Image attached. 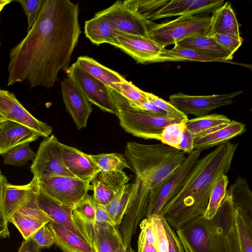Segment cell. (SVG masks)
Masks as SVG:
<instances>
[{
	"instance_id": "obj_30",
	"label": "cell",
	"mask_w": 252,
	"mask_h": 252,
	"mask_svg": "<svg viewBox=\"0 0 252 252\" xmlns=\"http://www.w3.org/2000/svg\"><path fill=\"white\" fill-rule=\"evenodd\" d=\"M75 63L79 67L110 88H113L114 85L120 83L126 80L117 72L101 64L89 57H79Z\"/></svg>"
},
{
	"instance_id": "obj_41",
	"label": "cell",
	"mask_w": 252,
	"mask_h": 252,
	"mask_svg": "<svg viewBox=\"0 0 252 252\" xmlns=\"http://www.w3.org/2000/svg\"><path fill=\"white\" fill-rule=\"evenodd\" d=\"M143 93L147 99L151 100L165 112L168 117L173 119L177 122H187L189 120L187 115L180 111L170 102L165 101L152 93L144 91Z\"/></svg>"
},
{
	"instance_id": "obj_5",
	"label": "cell",
	"mask_w": 252,
	"mask_h": 252,
	"mask_svg": "<svg viewBox=\"0 0 252 252\" xmlns=\"http://www.w3.org/2000/svg\"><path fill=\"white\" fill-rule=\"evenodd\" d=\"M210 16L189 15L160 24L147 20L146 24L149 38L165 48L189 37L210 36Z\"/></svg>"
},
{
	"instance_id": "obj_42",
	"label": "cell",
	"mask_w": 252,
	"mask_h": 252,
	"mask_svg": "<svg viewBox=\"0 0 252 252\" xmlns=\"http://www.w3.org/2000/svg\"><path fill=\"white\" fill-rule=\"evenodd\" d=\"M125 97L127 101L138 103L146 100L143 91L126 80L114 85L111 88Z\"/></svg>"
},
{
	"instance_id": "obj_18",
	"label": "cell",
	"mask_w": 252,
	"mask_h": 252,
	"mask_svg": "<svg viewBox=\"0 0 252 252\" xmlns=\"http://www.w3.org/2000/svg\"><path fill=\"white\" fill-rule=\"evenodd\" d=\"M39 189L38 181L34 177L29 183L25 185H13L7 182L5 183L3 205L8 221L17 210L36 201Z\"/></svg>"
},
{
	"instance_id": "obj_25",
	"label": "cell",
	"mask_w": 252,
	"mask_h": 252,
	"mask_svg": "<svg viewBox=\"0 0 252 252\" xmlns=\"http://www.w3.org/2000/svg\"><path fill=\"white\" fill-rule=\"evenodd\" d=\"M246 130L245 124L231 120L225 126L206 135L194 139V150L202 152L211 147L219 146L244 133Z\"/></svg>"
},
{
	"instance_id": "obj_57",
	"label": "cell",
	"mask_w": 252,
	"mask_h": 252,
	"mask_svg": "<svg viewBox=\"0 0 252 252\" xmlns=\"http://www.w3.org/2000/svg\"><path fill=\"white\" fill-rule=\"evenodd\" d=\"M0 174H1L0 169Z\"/></svg>"
},
{
	"instance_id": "obj_6",
	"label": "cell",
	"mask_w": 252,
	"mask_h": 252,
	"mask_svg": "<svg viewBox=\"0 0 252 252\" xmlns=\"http://www.w3.org/2000/svg\"><path fill=\"white\" fill-rule=\"evenodd\" d=\"M110 91L117 108L116 115L121 126L134 136L160 141L163 128L169 124L177 122L168 117L134 110L127 105L126 98L122 95L112 89Z\"/></svg>"
},
{
	"instance_id": "obj_13",
	"label": "cell",
	"mask_w": 252,
	"mask_h": 252,
	"mask_svg": "<svg viewBox=\"0 0 252 252\" xmlns=\"http://www.w3.org/2000/svg\"><path fill=\"white\" fill-rule=\"evenodd\" d=\"M137 63H155L163 48L149 38L117 31L112 44Z\"/></svg>"
},
{
	"instance_id": "obj_56",
	"label": "cell",
	"mask_w": 252,
	"mask_h": 252,
	"mask_svg": "<svg viewBox=\"0 0 252 252\" xmlns=\"http://www.w3.org/2000/svg\"><path fill=\"white\" fill-rule=\"evenodd\" d=\"M4 120H5L4 118L2 117V116L0 114V125Z\"/></svg>"
},
{
	"instance_id": "obj_39",
	"label": "cell",
	"mask_w": 252,
	"mask_h": 252,
	"mask_svg": "<svg viewBox=\"0 0 252 252\" xmlns=\"http://www.w3.org/2000/svg\"><path fill=\"white\" fill-rule=\"evenodd\" d=\"M187 122H174L165 126L161 133L162 144L179 149Z\"/></svg>"
},
{
	"instance_id": "obj_58",
	"label": "cell",
	"mask_w": 252,
	"mask_h": 252,
	"mask_svg": "<svg viewBox=\"0 0 252 252\" xmlns=\"http://www.w3.org/2000/svg\"></svg>"
},
{
	"instance_id": "obj_46",
	"label": "cell",
	"mask_w": 252,
	"mask_h": 252,
	"mask_svg": "<svg viewBox=\"0 0 252 252\" xmlns=\"http://www.w3.org/2000/svg\"><path fill=\"white\" fill-rule=\"evenodd\" d=\"M161 220L167 238L168 244L167 252H185L176 231L161 216Z\"/></svg>"
},
{
	"instance_id": "obj_9",
	"label": "cell",
	"mask_w": 252,
	"mask_h": 252,
	"mask_svg": "<svg viewBox=\"0 0 252 252\" xmlns=\"http://www.w3.org/2000/svg\"><path fill=\"white\" fill-rule=\"evenodd\" d=\"M38 183L39 187L48 195L73 207L88 194L89 190L93 189L90 182L73 177L52 176Z\"/></svg>"
},
{
	"instance_id": "obj_44",
	"label": "cell",
	"mask_w": 252,
	"mask_h": 252,
	"mask_svg": "<svg viewBox=\"0 0 252 252\" xmlns=\"http://www.w3.org/2000/svg\"><path fill=\"white\" fill-rule=\"evenodd\" d=\"M233 58L234 53L241 46L243 38L220 34H215L211 36Z\"/></svg>"
},
{
	"instance_id": "obj_54",
	"label": "cell",
	"mask_w": 252,
	"mask_h": 252,
	"mask_svg": "<svg viewBox=\"0 0 252 252\" xmlns=\"http://www.w3.org/2000/svg\"><path fill=\"white\" fill-rule=\"evenodd\" d=\"M12 1L11 0H0V12L6 4L9 3Z\"/></svg>"
},
{
	"instance_id": "obj_24",
	"label": "cell",
	"mask_w": 252,
	"mask_h": 252,
	"mask_svg": "<svg viewBox=\"0 0 252 252\" xmlns=\"http://www.w3.org/2000/svg\"><path fill=\"white\" fill-rule=\"evenodd\" d=\"M210 18V36L220 34L236 38L241 37L236 16L229 1L214 10Z\"/></svg>"
},
{
	"instance_id": "obj_16",
	"label": "cell",
	"mask_w": 252,
	"mask_h": 252,
	"mask_svg": "<svg viewBox=\"0 0 252 252\" xmlns=\"http://www.w3.org/2000/svg\"><path fill=\"white\" fill-rule=\"evenodd\" d=\"M223 0H162L150 21L174 16L200 15L222 5Z\"/></svg>"
},
{
	"instance_id": "obj_43",
	"label": "cell",
	"mask_w": 252,
	"mask_h": 252,
	"mask_svg": "<svg viewBox=\"0 0 252 252\" xmlns=\"http://www.w3.org/2000/svg\"><path fill=\"white\" fill-rule=\"evenodd\" d=\"M22 6L28 19L27 33L36 21L44 0H17Z\"/></svg>"
},
{
	"instance_id": "obj_33",
	"label": "cell",
	"mask_w": 252,
	"mask_h": 252,
	"mask_svg": "<svg viewBox=\"0 0 252 252\" xmlns=\"http://www.w3.org/2000/svg\"><path fill=\"white\" fill-rule=\"evenodd\" d=\"M134 188V183L126 184L113 200L104 206L114 225L121 224Z\"/></svg>"
},
{
	"instance_id": "obj_37",
	"label": "cell",
	"mask_w": 252,
	"mask_h": 252,
	"mask_svg": "<svg viewBox=\"0 0 252 252\" xmlns=\"http://www.w3.org/2000/svg\"><path fill=\"white\" fill-rule=\"evenodd\" d=\"M30 142L20 144L2 154L3 163L16 166H22L34 158L35 153L30 148Z\"/></svg>"
},
{
	"instance_id": "obj_48",
	"label": "cell",
	"mask_w": 252,
	"mask_h": 252,
	"mask_svg": "<svg viewBox=\"0 0 252 252\" xmlns=\"http://www.w3.org/2000/svg\"><path fill=\"white\" fill-rule=\"evenodd\" d=\"M7 182L6 177L0 174V238L8 237L10 234L3 205V191Z\"/></svg>"
},
{
	"instance_id": "obj_35",
	"label": "cell",
	"mask_w": 252,
	"mask_h": 252,
	"mask_svg": "<svg viewBox=\"0 0 252 252\" xmlns=\"http://www.w3.org/2000/svg\"><path fill=\"white\" fill-rule=\"evenodd\" d=\"M91 159L98 166L101 172L123 171L124 169H130L125 156L118 153L89 155Z\"/></svg>"
},
{
	"instance_id": "obj_32",
	"label": "cell",
	"mask_w": 252,
	"mask_h": 252,
	"mask_svg": "<svg viewBox=\"0 0 252 252\" xmlns=\"http://www.w3.org/2000/svg\"><path fill=\"white\" fill-rule=\"evenodd\" d=\"M183 61L225 63L221 60L202 54L190 49L181 47L176 43L174 44V47L171 49L168 50L163 48L156 63Z\"/></svg>"
},
{
	"instance_id": "obj_27",
	"label": "cell",
	"mask_w": 252,
	"mask_h": 252,
	"mask_svg": "<svg viewBox=\"0 0 252 252\" xmlns=\"http://www.w3.org/2000/svg\"><path fill=\"white\" fill-rule=\"evenodd\" d=\"M178 45L190 49L202 54L221 60L225 63H233L229 54L210 36L189 37L176 43Z\"/></svg>"
},
{
	"instance_id": "obj_52",
	"label": "cell",
	"mask_w": 252,
	"mask_h": 252,
	"mask_svg": "<svg viewBox=\"0 0 252 252\" xmlns=\"http://www.w3.org/2000/svg\"><path fill=\"white\" fill-rule=\"evenodd\" d=\"M137 244V252H157L155 244L147 242L141 232L139 234Z\"/></svg>"
},
{
	"instance_id": "obj_14",
	"label": "cell",
	"mask_w": 252,
	"mask_h": 252,
	"mask_svg": "<svg viewBox=\"0 0 252 252\" xmlns=\"http://www.w3.org/2000/svg\"><path fill=\"white\" fill-rule=\"evenodd\" d=\"M0 114L6 120L25 126L48 138L52 132L51 126L30 113L18 100L14 94L0 89Z\"/></svg>"
},
{
	"instance_id": "obj_28",
	"label": "cell",
	"mask_w": 252,
	"mask_h": 252,
	"mask_svg": "<svg viewBox=\"0 0 252 252\" xmlns=\"http://www.w3.org/2000/svg\"><path fill=\"white\" fill-rule=\"evenodd\" d=\"M227 192L233 206L240 208L248 225L252 228V192L246 180L238 177Z\"/></svg>"
},
{
	"instance_id": "obj_31",
	"label": "cell",
	"mask_w": 252,
	"mask_h": 252,
	"mask_svg": "<svg viewBox=\"0 0 252 252\" xmlns=\"http://www.w3.org/2000/svg\"><path fill=\"white\" fill-rule=\"evenodd\" d=\"M230 121L222 114H209L189 119L186 123V128L194 135L195 138L225 126Z\"/></svg>"
},
{
	"instance_id": "obj_40",
	"label": "cell",
	"mask_w": 252,
	"mask_h": 252,
	"mask_svg": "<svg viewBox=\"0 0 252 252\" xmlns=\"http://www.w3.org/2000/svg\"><path fill=\"white\" fill-rule=\"evenodd\" d=\"M157 252H167L168 240L160 215H152L149 217Z\"/></svg>"
},
{
	"instance_id": "obj_19",
	"label": "cell",
	"mask_w": 252,
	"mask_h": 252,
	"mask_svg": "<svg viewBox=\"0 0 252 252\" xmlns=\"http://www.w3.org/2000/svg\"><path fill=\"white\" fill-rule=\"evenodd\" d=\"M36 202L38 208L48 216L50 220L59 223L87 241L73 220V207L65 205L54 199L40 187Z\"/></svg>"
},
{
	"instance_id": "obj_2",
	"label": "cell",
	"mask_w": 252,
	"mask_h": 252,
	"mask_svg": "<svg viewBox=\"0 0 252 252\" xmlns=\"http://www.w3.org/2000/svg\"><path fill=\"white\" fill-rule=\"evenodd\" d=\"M238 143L228 141L199 159L159 215L176 231L204 216L211 189L230 170Z\"/></svg>"
},
{
	"instance_id": "obj_11",
	"label": "cell",
	"mask_w": 252,
	"mask_h": 252,
	"mask_svg": "<svg viewBox=\"0 0 252 252\" xmlns=\"http://www.w3.org/2000/svg\"><path fill=\"white\" fill-rule=\"evenodd\" d=\"M201 152L194 150L188 154L182 164L167 178L158 191L150 197L146 217L159 215L161 209L183 184L196 163Z\"/></svg>"
},
{
	"instance_id": "obj_34",
	"label": "cell",
	"mask_w": 252,
	"mask_h": 252,
	"mask_svg": "<svg viewBox=\"0 0 252 252\" xmlns=\"http://www.w3.org/2000/svg\"><path fill=\"white\" fill-rule=\"evenodd\" d=\"M228 184V179L226 175H221L214 183L211 190L208 206L203 216L206 219H212L217 213L226 195Z\"/></svg>"
},
{
	"instance_id": "obj_50",
	"label": "cell",
	"mask_w": 252,
	"mask_h": 252,
	"mask_svg": "<svg viewBox=\"0 0 252 252\" xmlns=\"http://www.w3.org/2000/svg\"><path fill=\"white\" fill-rule=\"evenodd\" d=\"M194 135L186 129L180 142L179 150L189 154L194 150Z\"/></svg>"
},
{
	"instance_id": "obj_22",
	"label": "cell",
	"mask_w": 252,
	"mask_h": 252,
	"mask_svg": "<svg viewBox=\"0 0 252 252\" xmlns=\"http://www.w3.org/2000/svg\"><path fill=\"white\" fill-rule=\"evenodd\" d=\"M49 221L48 216L38 208L36 201L17 210L8 220L17 227L24 240Z\"/></svg>"
},
{
	"instance_id": "obj_47",
	"label": "cell",
	"mask_w": 252,
	"mask_h": 252,
	"mask_svg": "<svg viewBox=\"0 0 252 252\" xmlns=\"http://www.w3.org/2000/svg\"><path fill=\"white\" fill-rule=\"evenodd\" d=\"M126 100L127 105L134 110L157 116L167 117L165 112L148 99L144 101L138 103L129 102L126 99Z\"/></svg>"
},
{
	"instance_id": "obj_4",
	"label": "cell",
	"mask_w": 252,
	"mask_h": 252,
	"mask_svg": "<svg viewBox=\"0 0 252 252\" xmlns=\"http://www.w3.org/2000/svg\"><path fill=\"white\" fill-rule=\"evenodd\" d=\"M234 222V207L226 191L212 219L202 216L175 231L185 252H229L227 234Z\"/></svg>"
},
{
	"instance_id": "obj_20",
	"label": "cell",
	"mask_w": 252,
	"mask_h": 252,
	"mask_svg": "<svg viewBox=\"0 0 252 252\" xmlns=\"http://www.w3.org/2000/svg\"><path fill=\"white\" fill-rule=\"evenodd\" d=\"M128 181V177L123 171L100 172L91 182L95 203L107 205Z\"/></svg>"
},
{
	"instance_id": "obj_53",
	"label": "cell",
	"mask_w": 252,
	"mask_h": 252,
	"mask_svg": "<svg viewBox=\"0 0 252 252\" xmlns=\"http://www.w3.org/2000/svg\"><path fill=\"white\" fill-rule=\"evenodd\" d=\"M18 252H41V248L30 237L23 241Z\"/></svg>"
},
{
	"instance_id": "obj_21",
	"label": "cell",
	"mask_w": 252,
	"mask_h": 252,
	"mask_svg": "<svg viewBox=\"0 0 252 252\" xmlns=\"http://www.w3.org/2000/svg\"><path fill=\"white\" fill-rule=\"evenodd\" d=\"M62 146L65 165L76 178L91 183L101 172L89 155L63 144Z\"/></svg>"
},
{
	"instance_id": "obj_55",
	"label": "cell",
	"mask_w": 252,
	"mask_h": 252,
	"mask_svg": "<svg viewBox=\"0 0 252 252\" xmlns=\"http://www.w3.org/2000/svg\"><path fill=\"white\" fill-rule=\"evenodd\" d=\"M115 252H127L124 245L123 244L118 248Z\"/></svg>"
},
{
	"instance_id": "obj_3",
	"label": "cell",
	"mask_w": 252,
	"mask_h": 252,
	"mask_svg": "<svg viewBox=\"0 0 252 252\" xmlns=\"http://www.w3.org/2000/svg\"><path fill=\"white\" fill-rule=\"evenodd\" d=\"M125 157L134 173L136 189L154 194L184 162L186 153L163 144H145L128 142Z\"/></svg>"
},
{
	"instance_id": "obj_7",
	"label": "cell",
	"mask_w": 252,
	"mask_h": 252,
	"mask_svg": "<svg viewBox=\"0 0 252 252\" xmlns=\"http://www.w3.org/2000/svg\"><path fill=\"white\" fill-rule=\"evenodd\" d=\"M62 144L54 134L41 142L31 166L37 181L56 176L75 177L65 165Z\"/></svg>"
},
{
	"instance_id": "obj_12",
	"label": "cell",
	"mask_w": 252,
	"mask_h": 252,
	"mask_svg": "<svg viewBox=\"0 0 252 252\" xmlns=\"http://www.w3.org/2000/svg\"><path fill=\"white\" fill-rule=\"evenodd\" d=\"M95 15L106 19L117 31L149 38L146 24L147 20L123 1H117Z\"/></svg>"
},
{
	"instance_id": "obj_29",
	"label": "cell",
	"mask_w": 252,
	"mask_h": 252,
	"mask_svg": "<svg viewBox=\"0 0 252 252\" xmlns=\"http://www.w3.org/2000/svg\"><path fill=\"white\" fill-rule=\"evenodd\" d=\"M84 30L86 37L96 45L103 43L112 45L117 32L106 19L95 15L85 22Z\"/></svg>"
},
{
	"instance_id": "obj_23",
	"label": "cell",
	"mask_w": 252,
	"mask_h": 252,
	"mask_svg": "<svg viewBox=\"0 0 252 252\" xmlns=\"http://www.w3.org/2000/svg\"><path fill=\"white\" fill-rule=\"evenodd\" d=\"M40 134L19 123L4 120L0 125V155L26 142L37 140Z\"/></svg>"
},
{
	"instance_id": "obj_10",
	"label": "cell",
	"mask_w": 252,
	"mask_h": 252,
	"mask_svg": "<svg viewBox=\"0 0 252 252\" xmlns=\"http://www.w3.org/2000/svg\"><path fill=\"white\" fill-rule=\"evenodd\" d=\"M243 91L203 96L190 95L179 93L171 95L169 98V102L183 114L199 117L209 115L215 109L231 104L234 98Z\"/></svg>"
},
{
	"instance_id": "obj_36",
	"label": "cell",
	"mask_w": 252,
	"mask_h": 252,
	"mask_svg": "<svg viewBox=\"0 0 252 252\" xmlns=\"http://www.w3.org/2000/svg\"><path fill=\"white\" fill-rule=\"evenodd\" d=\"M234 207V221L242 252H252V228L248 225L241 209Z\"/></svg>"
},
{
	"instance_id": "obj_51",
	"label": "cell",
	"mask_w": 252,
	"mask_h": 252,
	"mask_svg": "<svg viewBox=\"0 0 252 252\" xmlns=\"http://www.w3.org/2000/svg\"><path fill=\"white\" fill-rule=\"evenodd\" d=\"M227 240L229 252H242L238 241L234 222L228 232Z\"/></svg>"
},
{
	"instance_id": "obj_45",
	"label": "cell",
	"mask_w": 252,
	"mask_h": 252,
	"mask_svg": "<svg viewBox=\"0 0 252 252\" xmlns=\"http://www.w3.org/2000/svg\"><path fill=\"white\" fill-rule=\"evenodd\" d=\"M41 248H49L55 244L53 235L47 224L41 227L31 236Z\"/></svg>"
},
{
	"instance_id": "obj_38",
	"label": "cell",
	"mask_w": 252,
	"mask_h": 252,
	"mask_svg": "<svg viewBox=\"0 0 252 252\" xmlns=\"http://www.w3.org/2000/svg\"><path fill=\"white\" fill-rule=\"evenodd\" d=\"M95 214V202L93 196L88 194L73 208V218L84 222L94 223Z\"/></svg>"
},
{
	"instance_id": "obj_26",
	"label": "cell",
	"mask_w": 252,
	"mask_h": 252,
	"mask_svg": "<svg viewBox=\"0 0 252 252\" xmlns=\"http://www.w3.org/2000/svg\"><path fill=\"white\" fill-rule=\"evenodd\" d=\"M47 225L55 244L63 252H95L89 242L59 223L50 220Z\"/></svg>"
},
{
	"instance_id": "obj_49",
	"label": "cell",
	"mask_w": 252,
	"mask_h": 252,
	"mask_svg": "<svg viewBox=\"0 0 252 252\" xmlns=\"http://www.w3.org/2000/svg\"><path fill=\"white\" fill-rule=\"evenodd\" d=\"M94 223L102 225H114L104 206L96 203Z\"/></svg>"
},
{
	"instance_id": "obj_17",
	"label": "cell",
	"mask_w": 252,
	"mask_h": 252,
	"mask_svg": "<svg viewBox=\"0 0 252 252\" xmlns=\"http://www.w3.org/2000/svg\"><path fill=\"white\" fill-rule=\"evenodd\" d=\"M63 99L65 107L78 129L86 127L93 108L83 93L68 78L61 82Z\"/></svg>"
},
{
	"instance_id": "obj_1",
	"label": "cell",
	"mask_w": 252,
	"mask_h": 252,
	"mask_svg": "<svg viewBox=\"0 0 252 252\" xmlns=\"http://www.w3.org/2000/svg\"><path fill=\"white\" fill-rule=\"evenodd\" d=\"M79 12L69 0H44L30 32L10 51L7 86L25 80L31 88L54 85L69 67L81 33Z\"/></svg>"
},
{
	"instance_id": "obj_15",
	"label": "cell",
	"mask_w": 252,
	"mask_h": 252,
	"mask_svg": "<svg viewBox=\"0 0 252 252\" xmlns=\"http://www.w3.org/2000/svg\"><path fill=\"white\" fill-rule=\"evenodd\" d=\"M77 226L95 252H115L124 244L119 230L115 225H102L84 222L73 218Z\"/></svg>"
},
{
	"instance_id": "obj_8",
	"label": "cell",
	"mask_w": 252,
	"mask_h": 252,
	"mask_svg": "<svg viewBox=\"0 0 252 252\" xmlns=\"http://www.w3.org/2000/svg\"><path fill=\"white\" fill-rule=\"evenodd\" d=\"M67 78L88 101L103 111L116 114L117 108L109 87L79 67L75 63L66 70Z\"/></svg>"
}]
</instances>
